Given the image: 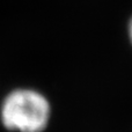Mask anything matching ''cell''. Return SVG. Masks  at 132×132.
Segmentation results:
<instances>
[{
    "instance_id": "cell-2",
    "label": "cell",
    "mask_w": 132,
    "mask_h": 132,
    "mask_svg": "<svg viewBox=\"0 0 132 132\" xmlns=\"http://www.w3.org/2000/svg\"><path fill=\"white\" fill-rule=\"evenodd\" d=\"M128 37H129V41H130V44L132 46V15H131V18L129 19V22H128Z\"/></svg>"
},
{
    "instance_id": "cell-1",
    "label": "cell",
    "mask_w": 132,
    "mask_h": 132,
    "mask_svg": "<svg viewBox=\"0 0 132 132\" xmlns=\"http://www.w3.org/2000/svg\"><path fill=\"white\" fill-rule=\"evenodd\" d=\"M51 117L48 98L34 89H18L11 93L1 107L5 128L19 132H43Z\"/></svg>"
}]
</instances>
